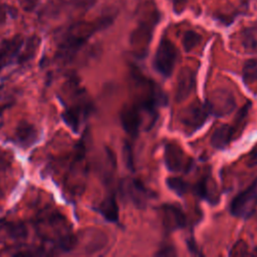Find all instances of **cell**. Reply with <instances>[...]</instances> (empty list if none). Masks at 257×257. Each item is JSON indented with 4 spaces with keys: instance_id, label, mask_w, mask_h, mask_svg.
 Wrapping results in <instances>:
<instances>
[{
    "instance_id": "obj_1",
    "label": "cell",
    "mask_w": 257,
    "mask_h": 257,
    "mask_svg": "<svg viewBox=\"0 0 257 257\" xmlns=\"http://www.w3.org/2000/svg\"><path fill=\"white\" fill-rule=\"evenodd\" d=\"M257 208V179L237 195L230 204L232 215L240 218H249Z\"/></svg>"
},
{
    "instance_id": "obj_2",
    "label": "cell",
    "mask_w": 257,
    "mask_h": 257,
    "mask_svg": "<svg viewBox=\"0 0 257 257\" xmlns=\"http://www.w3.org/2000/svg\"><path fill=\"white\" fill-rule=\"evenodd\" d=\"M177 60V48L168 38L163 37L156 51L154 66L164 77H169L175 67Z\"/></svg>"
},
{
    "instance_id": "obj_3",
    "label": "cell",
    "mask_w": 257,
    "mask_h": 257,
    "mask_svg": "<svg viewBox=\"0 0 257 257\" xmlns=\"http://www.w3.org/2000/svg\"><path fill=\"white\" fill-rule=\"evenodd\" d=\"M206 104L210 113L216 116H224L234 110L236 100L230 90L226 88H217L210 94Z\"/></svg>"
},
{
    "instance_id": "obj_4",
    "label": "cell",
    "mask_w": 257,
    "mask_h": 257,
    "mask_svg": "<svg viewBox=\"0 0 257 257\" xmlns=\"http://www.w3.org/2000/svg\"><path fill=\"white\" fill-rule=\"evenodd\" d=\"M209 114L210 112L207 104L196 101L190 104L182 112L181 121L184 126L189 131V133H193L196 130L200 128L206 122Z\"/></svg>"
},
{
    "instance_id": "obj_5",
    "label": "cell",
    "mask_w": 257,
    "mask_h": 257,
    "mask_svg": "<svg viewBox=\"0 0 257 257\" xmlns=\"http://www.w3.org/2000/svg\"><path fill=\"white\" fill-rule=\"evenodd\" d=\"M120 187L122 194L136 206L140 208L146 206L147 201L150 199V193L139 180L132 178L122 180Z\"/></svg>"
},
{
    "instance_id": "obj_6",
    "label": "cell",
    "mask_w": 257,
    "mask_h": 257,
    "mask_svg": "<svg viewBox=\"0 0 257 257\" xmlns=\"http://www.w3.org/2000/svg\"><path fill=\"white\" fill-rule=\"evenodd\" d=\"M165 163L170 171L181 172L188 170L191 162L186 159L180 147L174 144H168L165 149Z\"/></svg>"
},
{
    "instance_id": "obj_7",
    "label": "cell",
    "mask_w": 257,
    "mask_h": 257,
    "mask_svg": "<svg viewBox=\"0 0 257 257\" xmlns=\"http://www.w3.org/2000/svg\"><path fill=\"white\" fill-rule=\"evenodd\" d=\"M141 112V108L137 105L125 106L120 112L121 124L124 131L133 137H136L139 134L142 122Z\"/></svg>"
},
{
    "instance_id": "obj_8",
    "label": "cell",
    "mask_w": 257,
    "mask_h": 257,
    "mask_svg": "<svg viewBox=\"0 0 257 257\" xmlns=\"http://www.w3.org/2000/svg\"><path fill=\"white\" fill-rule=\"evenodd\" d=\"M195 86V72L188 67L183 68L177 78L176 98L178 101L186 99Z\"/></svg>"
},
{
    "instance_id": "obj_9",
    "label": "cell",
    "mask_w": 257,
    "mask_h": 257,
    "mask_svg": "<svg viewBox=\"0 0 257 257\" xmlns=\"http://www.w3.org/2000/svg\"><path fill=\"white\" fill-rule=\"evenodd\" d=\"M164 225L170 229L175 230L183 228L186 225V217L183 211L176 205H164L162 208Z\"/></svg>"
},
{
    "instance_id": "obj_10",
    "label": "cell",
    "mask_w": 257,
    "mask_h": 257,
    "mask_svg": "<svg viewBox=\"0 0 257 257\" xmlns=\"http://www.w3.org/2000/svg\"><path fill=\"white\" fill-rule=\"evenodd\" d=\"M23 43V39L20 35H16L8 40H5L0 48V65L4 66L9 63L16 53L19 51Z\"/></svg>"
},
{
    "instance_id": "obj_11",
    "label": "cell",
    "mask_w": 257,
    "mask_h": 257,
    "mask_svg": "<svg viewBox=\"0 0 257 257\" xmlns=\"http://www.w3.org/2000/svg\"><path fill=\"white\" fill-rule=\"evenodd\" d=\"M235 128L229 124H221L218 126L211 138L212 146L216 149L226 148L234 139Z\"/></svg>"
},
{
    "instance_id": "obj_12",
    "label": "cell",
    "mask_w": 257,
    "mask_h": 257,
    "mask_svg": "<svg viewBox=\"0 0 257 257\" xmlns=\"http://www.w3.org/2000/svg\"><path fill=\"white\" fill-rule=\"evenodd\" d=\"M87 235V239L85 242V252L88 254H92L95 253L96 251L101 250V248H103L107 242V238L105 236V234L101 231L98 230H90V232Z\"/></svg>"
},
{
    "instance_id": "obj_13",
    "label": "cell",
    "mask_w": 257,
    "mask_h": 257,
    "mask_svg": "<svg viewBox=\"0 0 257 257\" xmlns=\"http://www.w3.org/2000/svg\"><path fill=\"white\" fill-rule=\"evenodd\" d=\"M99 213L108 221L116 222L118 219V207L113 195H108L103 199L98 207Z\"/></svg>"
},
{
    "instance_id": "obj_14",
    "label": "cell",
    "mask_w": 257,
    "mask_h": 257,
    "mask_svg": "<svg viewBox=\"0 0 257 257\" xmlns=\"http://www.w3.org/2000/svg\"><path fill=\"white\" fill-rule=\"evenodd\" d=\"M196 192L199 196L208 200L209 202H217L218 200L217 188L215 185H213V181L209 177H205L198 183Z\"/></svg>"
},
{
    "instance_id": "obj_15",
    "label": "cell",
    "mask_w": 257,
    "mask_h": 257,
    "mask_svg": "<svg viewBox=\"0 0 257 257\" xmlns=\"http://www.w3.org/2000/svg\"><path fill=\"white\" fill-rule=\"evenodd\" d=\"M242 45L250 53L257 52V27H249L243 31Z\"/></svg>"
},
{
    "instance_id": "obj_16",
    "label": "cell",
    "mask_w": 257,
    "mask_h": 257,
    "mask_svg": "<svg viewBox=\"0 0 257 257\" xmlns=\"http://www.w3.org/2000/svg\"><path fill=\"white\" fill-rule=\"evenodd\" d=\"M17 140L19 141V143L24 144V145H29L31 144L34 139L36 138V132L35 130L32 127V125L24 122L22 124H20L17 128Z\"/></svg>"
},
{
    "instance_id": "obj_17",
    "label": "cell",
    "mask_w": 257,
    "mask_h": 257,
    "mask_svg": "<svg viewBox=\"0 0 257 257\" xmlns=\"http://www.w3.org/2000/svg\"><path fill=\"white\" fill-rule=\"evenodd\" d=\"M201 41V35L195 31H187L183 36V47L186 51H191L194 49Z\"/></svg>"
},
{
    "instance_id": "obj_18",
    "label": "cell",
    "mask_w": 257,
    "mask_h": 257,
    "mask_svg": "<svg viewBox=\"0 0 257 257\" xmlns=\"http://www.w3.org/2000/svg\"><path fill=\"white\" fill-rule=\"evenodd\" d=\"M167 185L173 192H175L178 195H184L188 188V184L184 180L176 177L168 178Z\"/></svg>"
},
{
    "instance_id": "obj_19",
    "label": "cell",
    "mask_w": 257,
    "mask_h": 257,
    "mask_svg": "<svg viewBox=\"0 0 257 257\" xmlns=\"http://www.w3.org/2000/svg\"><path fill=\"white\" fill-rule=\"evenodd\" d=\"M38 45H39V38L37 36H33L31 37L27 44H26V47L20 57V61H26L28 60L30 57H32V55L36 52L37 48H38Z\"/></svg>"
},
{
    "instance_id": "obj_20",
    "label": "cell",
    "mask_w": 257,
    "mask_h": 257,
    "mask_svg": "<svg viewBox=\"0 0 257 257\" xmlns=\"http://www.w3.org/2000/svg\"><path fill=\"white\" fill-rule=\"evenodd\" d=\"M244 78L246 80H253L257 78V60L251 59L245 63Z\"/></svg>"
},
{
    "instance_id": "obj_21",
    "label": "cell",
    "mask_w": 257,
    "mask_h": 257,
    "mask_svg": "<svg viewBox=\"0 0 257 257\" xmlns=\"http://www.w3.org/2000/svg\"><path fill=\"white\" fill-rule=\"evenodd\" d=\"M123 159L125 161V165L130 168V170L134 169V161H133V152L131 146L125 143L123 146Z\"/></svg>"
},
{
    "instance_id": "obj_22",
    "label": "cell",
    "mask_w": 257,
    "mask_h": 257,
    "mask_svg": "<svg viewBox=\"0 0 257 257\" xmlns=\"http://www.w3.org/2000/svg\"><path fill=\"white\" fill-rule=\"evenodd\" d=\"M19 1H20L21 7L25 11H31L36 7L39 0H19Z\"/></svg>"
},
{
    "instance_id": "obj_23",
    "label": "cell",
    "mask_w": 257,
    "mask_h": 257,
    "mask_svg": "<svg viewBox=\"0 0 257 257\" xmlns=\"http://www.w3.org/2000/svg\"><path fill=\"white\" fill-rule=\"evenodd\" d=\"M72 4L80 8H88L94 4L96 0H70Z\"/></svg>"
},
{
    "instance_id": "obj_24",
    "label": "cell",
    "mask_w": 257,
    "mask_h": 257,
    "mask_svg": "<svg viewBox=\"0 0 257 257\" xmlns=\"http://www.w3.org/2000/svg\"><path fill=\"white\" fill-rule=\"evenodd\" d=\"M248 166L254 167L257 166V144L255 147L252 149L250 155H249V160H248Z\"/></svg>"
},
{
    "instance_id": "obj_25",
    "label": "cell",
    "mask_w": 257,
    "mask_h": 257,
    "mask_svg": "<svg viewBox=\"0 0 257 257\" xmlns=\"http://www.w3.org/2000/svg\"><path fill=\"white\" fill-rule=\"evenodd\" d=\"M174 254H175L174 249H172V247H165V248L161 249L160 252L157 253V255H159V256H169V255L172 256Z\"/></svg>"
},
{
    "instance_id": "obj_26",
    "label": "cell",
    "mask_w": 257,
    "mask_h": 257,
    "mask_svg": "<svg viewBox=\"0 0 257 257\" xmlns=\"http://www.w3.org/2000/svg\"><path fill=\"white\" fill-rule=\"evenodd\" d=\"M5 20V10L3 9L2 6H0V23L4 22Z\"/></svg>"
}]
</instances>
